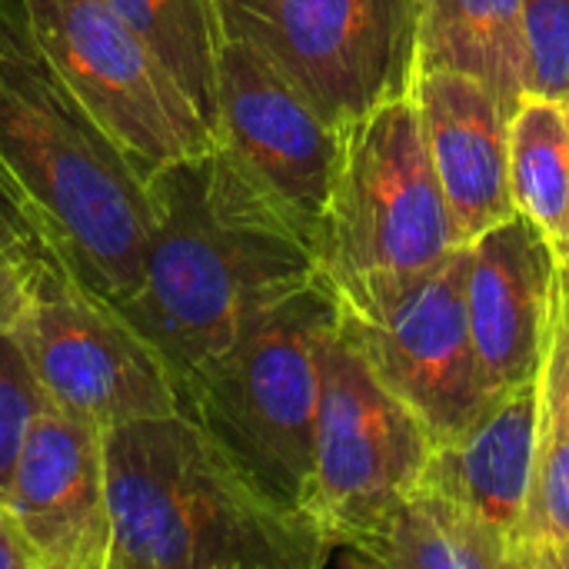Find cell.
I'll list each match as a JSON object with an SVG mask.
<instances>
[{"instance_id":"cell-24","label":"cell","mask_w":569,"mask_h":569,"mask_svg":"<svg viewBox=\"0 0 569 569\" xmlns=\"http://www.w3.org/2000/svg\"><path fill=\"white\" fill-rule=\"evenodd\" d=\"M0 569H43L13 513L0 503Z\"/></svg>"},{"instance_id":"cell-8","label":"cell","mask_w":569,"mask_h":569,"mask_svg":"<svg viewBox=\"0 0 569 569\" xmlns=\"http://www.w3.org/2000/svg\"><path fill=\"white\" fill-rule=\"evenodd\" d=\"M27 13L67 87L143 183L217 147L163 60L103 0H27Z\"/></svg>"},{"instance_id":"cell-16","label":"cell","mask_w":569,"mask_h":569,"mask_svg":"<svg viewBox=\"0 0 569 569\" xmlns=\"http://www.w3.org/2000/svg\"><path fill=\"white\" fill-rule=\"evenodd\" d=\"M569 543V263H557L547 293L537 363L533 473L510 569H553Z\"/></svg>"},{"instance_id":"cell-12","label":"cell","mask_w":569,"mask_h":569,"mask_svg":"<svg viewBox=\"0 0 569 569\" xmlns=\"http://www.w3.org/2000/svg\"><path fill=\"white\" fill-rule=\"evenodd\" d=\"M0 503L20 523L43 569H107L113 517L103 430L43 400Z\"/></svg>"},{"instance_id":"cell-18","label":"cell","mask_w":569,"mask_h":569,"mask_svg":"<svg viewBox=\"0 0 569 569\" xmlns=\"http://www.w3.org/2000/svg\"><path fill=\"white\" fill-rule=\"evenodd\" d=\"M420 67L483 80L507 113L527 97L523 0H417ZM417 67V70H420Z\"/></svg>"},{"instance_id":"cell-9","label":"cell","mask_w":569,"mask_h":569,"mask_svg":"<svg viewBox=\"0 0 569 569\" xmlns=\"http://www.w3.org/2000/svg\"><path fill=\"white\" fill-rule=\"evenodd\" d=\"M43 397L97 430L177 413V387L157 350L113 300L70 263L50 270L13 323Z\"/></svg>"},{"instance_id":"cell-3","label":"cell","mask_w":569,"mask_h":569,"mask_svg":"<svg viewBox=\"0 0 569 569\" xmlns=\"http://www.w3.org/2000/svg\"><path fill=\"white\" fill-rule=\"evenodd\" d=\"M0 157L60 227L77 273L127 300L143 277L147 187L40 47L27 0H0Z\"/></svg>"},{"instance_id":"cell-23","label":"cell","mask_w":569,"mask_h":569,"mask_svg":"<svg viewBox=\"0 0 569 569\" xmlns=\"http://www.w3.org/2000/svg\"><path fill=\"white\" fill-rule=\"evenodd\" d=\"M43 400L47 397L20 343L13 340V333L0 330V500L7 497L20 447Z\"/></svg>"},{"instance_id":"cell-25","label":"cell","mask_w":569,"mask_h":569,"mask_svg":"<svg viewBox=\"0 0 569 569\" xmlns=\"http://www.w3.org/2000/svg\"><path fill=\"white\" fill-rule=\"evenodd\" d=\"M567 113H569V97H567Z\"/></svg>"},{"instance_id":"cell-1","label":"cell","mask_w":569,"mask_h":569,"mask_svg":"<svg viewBox=\"0 0 569 569\" xmlns=\"http://www.w3.org/2000/svg\"><path fill=\"white\" fill-rule=\"evenodd\" d=\"M140 287L117 303L173 387L230 350L260 317L320 280L310 230L220 143L147 183Z\"/></svg>"},{"instance_id":"cell-10","label":"cell","mask_w":569,"mask_h":569,"mask_svg":"<svg viewBox=\"0 0 569 569\" xmlns=\"http://www.w3.org/2000/svg\"><path fill=\"white\" fill-rule=\"evenodd\" d=\"M430 453V430L373 377L333 320L320 347L310 497V517L330 550L367 533L420 480Z\"/></svg>"},{"instance_id":"cell-6","label":"cell","mask_w":569,"mask_h":569,"mask_svg":"<svg viewBox=\"0 0 569 569\" xmlns=\"http://www.w3.org/2000/svg\"><path fill=\"white\" fill-rule=\"evenodd\" d=\"M227 37L257 47L333 127L407 97L417 0H213Z\"/></svg>"},{"instance_id":"cell-19","label":"cell","mask_w":569,"mask_h":569,"mask_svg":"<svg viewBox=\"0 0 569 569\" xmlns=\"http://www.w3.org/2000/svg\"><path fill=\"white\" fill-rule=\"evenodd\" d=\"M510 193L557 263H569L567 100L527 93L510 113Z\"/></svg>"},{"instance_id":"cell-20","label":"cell","mask_w":569,"mask_h":569,"mask_svg":"<svg viewBox=\"0 0 569 569\" xmlns=\"http://www.w3.org/2000/svg\"><path fill=\"white\" fill-rule=\"evenodd\" d=\"M163 60L217 137V57L223 27L213 0H103Z\"/></svg>"},{"instance_id":"cell-15","label":"cell","mask_w":569,"mask_h":569,"mask_svg":"<svg viewBox=\"0 0 569 569\" xmlns=\"http://www.w3.org/2000/svg\"><path fill=\"white\" fill-rule=\"evenodd\" d=\"M537 377L483 403L453 440L433 447L420 480L460 500L510 550L530 493Z\"/></svg>"},{"instance_id":"cell-2","label":"cell","mask_w":569,"mask_h":569,"mask_svg":"<svg viewBox=\"0 0 569 569\" xmlns=\"http://www.w3.org/2000/svg\"><path fill=\"white\" fill-rule=\"evenodd\" d=\"M113 550L107 569H320L333 550L283 510L187 413L103 433Z\"/></svg>"},{"instance_id":"cell-11","label":"cell","mask_w":569,"mask_h":569,"mask_svg":"<svg viewBox=\"0 0 569 569\" xmlns=\"http://www.w3.org/2000/svg\"><path fill=\"white\" fill-rule=\"evenodd\" d=\"M217 143L230 150L313 237L330 203L340 127L247 40L227 37L217 57Z\"/></svg>"},{"instance_id":"cell-21","label":"cell","mask_w":569,"mask_h":569,"mask_svg":"<svg viewBox=\"0 0 569 569\" xmlns=\"http://www.w3.org/2000/svg\"><path fill=\"white\" fill-rule=\"evenodd\" d=\"M63 263L73 257L60 227L0 157V330H13L40 280Z\"/></svg>"},{"instance_id":"cell-14","label":"cell","mask_w":569,"mask_h":569,"mask_svg":"<svg viewBox=\"0 0 569 569\" xmlns=\"http://www.w3.org/2000/svg\"><path fill=\"white\" fill-rule=\"evenodd\" d=\"M553 267L520 213L467 243V317L487 397L537 377Z\"/></svg>"},{"instance_id":"cell-17","label":"cell","mask_w":569,"mask_h":569,"mask_svg":"<svg viewBox=\"0 0 569 569\" xmlns=\"http://www.w3.org/2000/svg\"><path fill=\"white\" fill-rule=\"evenodd\" d=\"M333 560L387 569H510V550L460 500L417 480Z\"/></svg>"},{"instance_id":"cell-4","label":"cell","mask_w":569,"mask_h":569,"mask_svg":"<svg viewBox=\"0 0 569 569\" xmlns=\"http://www.w3.org/2000/svg\"><path fill=\"white\" fill-rule=\"evenodd\" d=\"M333 320L337 300L317 280L177 383L180 413L200 423L260 493L300 517H310L320 347Z\"/></svg>"},{"instance_id":"cell-5","label":"cell","mask_w":569,"mask_h":569,"mask_svg":"<svg viewBox=\"0 0 569 569\" xmlns=\"http://www.w3.org/2000/svg\"><path fill=\"white\" fill-rule=\"evenodd\" d=\"M460 250L427 157L413 93L340 127V157L317 237L330 290L420 277Z\"/></svg>"},{"instance_id":"cell-13","label":"cell","mask_w":569,"mask_h":569,"mask_svg":"<svg viewBox=\"0 0 569 569\" xmlns=\"http://www.w3.org/2000/svg\"><path fill=\"white\" fill-rule=\"evenodd\" d=\"M430 167L460 247L517 217L510 193V113L497 93L460 70L420 67L413 80Z\"/></svg>"},{"instance_id":"cell-7","label":"cell","mask_w":569,"mask_h":569,"mask_svg":"<svg viewBox=\"0 0 569 569\" xmlns=\"http://www.w3.org/2000/svg\"><path fill=\"white\" fill-rule=\"evenodd\" d=\"M330 293L340 333L373 377L417 413L433 447L470 427L490 397L467 317V247L420 277Z\"/></svg>"},{"instance_id":"cell-22","label":"cell","mask_w":569,"mask_h":569,"mask_svg":"<svg viewBox=\"0 0 569 569\" xmlns=\"http://www.w3.org/2000/svg\"><path fill=\"white\" fill-rule=\"evenodd\" d=\"M527 93L569 97V0H523Z\"/></svg>"}]
</instances>
